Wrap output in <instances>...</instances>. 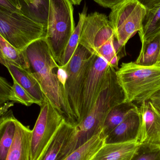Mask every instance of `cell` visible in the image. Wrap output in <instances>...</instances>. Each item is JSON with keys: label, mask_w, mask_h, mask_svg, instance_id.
Here are the masks:
<instances>
[{"label": "cell", "mask_w": 160, "mask_h": 160, "mask_svg": "<svg viewBox=\"0 0 160 160\" xmlns=\"http://www.w3.org/2000/svg\"><path fill=\"white\" fill-rule=\"evenodd\" d=\"M46 24L0 6V35L19 50L46 36Z\"/></svg>", "instance_id": "cell-6"}, {"label": "cell", "mask_w": 160, "mask_h": 160, "mask_svg": "<svg viewBox=\"0 0 160 160\" xmlns=\"http://www.w3.org/2000/svg\"><path fill=\"white\" fill-rule=\"evenodd\" d=\"M14 102H0V120L4 115L10 109L12 106H14Z\"/></svg>", "instance_id": "cell-29"}, {"label": "cell", "mask_w": 160, "mask_h": 160, "mask_svg": "<svg viewBox=\"0 0 160 160\" xmlns=\"http://www.w3.org/2000/svg\"><path fill=\"white\" fill-rule=\"evenodd\" d=\"M126 98L116 75L110 66L108 79L89 112L75 126L72 136L64 147L57 160H62L73 151L102 133L109 112L117 104L125 102Z\"/></svg>", "instance_id": "cell-2"}, {"label": "cell", "mask_w": 160, "mask_h": 160, "mask_svg": "<svg viewBox=\"0 0 160 160\" xmlns=\"http://www.w3.org/2000/svg\"><path fill=\"white\" fill-rule=\"evenodd\" d=\"M24 50L32 72L39 82L46 98L67 122L75 127L66 98L60 66L55 61L45 37L32 42Z\"/></svg>", "instance_id": "cell-1"}, {"label": "cell", "mask_w": 160, "mask_h": 160, "mask_svg": "<svg viewBox=\"0 0 160 160\" xmlns=\"http://www.w3.org/2000/svg\"><path fill=\"white\" fill-rule=\"evenodd\" d=\"M110 66L105 59L95 55L89 66L82 89L79 122L89 112L105 86Z\"/></svg>", "instance_id": "cell-10"}, {"label": "cell", "mask_w": 160, "mask_h": 160, "mask_svg": "<svg viewBox=\"0 0 160 160\" xmlns=\"http://www.w3.org/2000/svg\"><path fill=\"white\" fill-rule=\"evenodd\" d=\"M146 14L139 36L142 43L151 40L160 33V0H138Z\"/></svg>", "instance_id": "cell-13"}, {"label": "cell", "mask_w": 160, "mask_h": 160, "mask_svg": "<svg viewBox=\"0 0 160 160\" xmlns=\"http://www.w3.org/2000/svg\"><path fill=\"white\" fill-rule=\"evenodd\" d=\"M149 100L160 112V90L152 95Z\"/></svg>", "instance_id": "cell-30"}, {"label": "cell", "mask_w": 160, "mask_h": 160, "mask_svg": "<svg viewBox=\"0 0 160 160\" xmlns=\"http://www.w3.org/2000/svg\"><path fill=\"white\" fill-rule=\"evenodd\" d=\"M0 63L4 66L13 64L25 69H31L29 60L24 50H19L11 45L0 35Z\"/></svg>", "instance_id": "cell-19"}, {"label": "cell", "mask_w": 160, "mask_h": 160, "mask_svg": "<svg viewBox=\"0 0 160 160\" xmlns=\"http://www.w3.org/2000/svg\"><path fill=\"white\" fill-rule=\"evenodd\" d=\"M139 145L136 141L104 144L92 160H131Z\"/></svg>", "instance_id": "cell-16"}, {"label": "cell", "mask_w": 160, "mask_h": 160, "mask_svg": "<svg viewBox=\"0 0 160 160\" xmlns=\"http://www.w3.org/2000/svg\"><path fill=\"white\" fill-rule=\"evenodd\" d=\"M70 0H48L45 38L58 65L75 29Z\"/></svg>", "instance_id": "cell-5"}, {"label": "cell", "mask_w": 160, "mask_h": 160, "mask_svg": "<svg viewBox=\"0 0 160 160\" xmlns=\"http://www.w3.org/2000/svg\"><path fill=\"white\" fill-rule=\"evenodd\" d=\"M101 6L112 9L122 0H94Z\"/></svg>", "instance_id": "cell-28"}, {"label": "cell", "mask_w": 160, "mask_h": 160, "mask_svg": "<svg viewBox=\"0 0 160 160\" xmlns=\"http://www.w3.org/2000/svg\"><path fill=\"white\" fill-rule=\"evenodd\" d=\"M32 130L30 160H40L46 148L65 119L47 100Z\"/></svg>", "instance_id": "cell-9"}, {"label": "cell", "mask_w": 160, "mask_h": 160, "mask_svg": "<svg viewBox=\"0 0 160 160\" xmlns=\"http://www.w3.org/2000/svg\"><path fill=\"white\" fill-rule=\"evenodd\" d=\"M0 6L12 11L23 13L20 0H0Z\"/></svg>", "instance_id": "cell-27"}, {"label": "cell", "mask_w": 160, "mask_h": 160, "mask_svg": "<svg viewBox=\"0 0 160 160\" xmlns=\"http://www.w3.org/2000/svg\"><path fill=\"white\" fill-rule=\"evenodd\" d=\"M131 160H160V149L140 144Z\"/></svg>", "instance_id": "cell-24"}, {"label": "cell", "mask_w": 160, "mask_h": 160, "mask_svg": "<svg viewBox=\"0 0 160 160\" xmlns=\"http://www.w3.org/2000/svg\"><path fill=\"white\" fill-rule=\"evenodd\" d=\"M104 139L102 133L96 135L62 160H92L104 144Z\"/></svg>", "instance_id": "cell-22"}, {"label": "cell", "mask_w": 160, "mask_h": 160, "mask_svg": "<svg viewBox=\"0 0 160 160\" xmlns=\"http://www.w3.org/2000/svg\"><path fill=\"white\" fill-rule=\"evenodd\" d=\"M75 127L65 120L63 121L49 144L40 160H57L75 131Z\"/></svg>", "instance_id": "cell-17"}, {"label": "cell", "mask_w": 160, "mask_h": 160, "mask_svg": "<svg viewBox=\"0 0 160 160\" xmlns=\"http://www.w3.org/2000/svg\"><path fill=\"white\" fill-rule=\"evenodd\" d=\"M146 14L138 0H122L111 9L108 19L118 43L125 47L142 29Z\"/></svg>", "instance_id": "cell-8"}, {"label": "cell", "mask_w": 160, "mask_h": 160, "mask_svg": "<svg viewBox=\"0 0 160 160\" xmlns=\"http://www.w3.org/2000/svg\"><path fill=\"white\" fill-rule=\"evenodd\" d=\"M7 102L20 103L15 95L12 86L6 79L0 77V102Z\"/></svg>", "instance_id": "cell-25"}, {"label": "cell", "mask_w": 160, "mask_h": 160, "mask_svg": "<svg viewBox=\"0 0 160 160\" xmlns=\"http://www.w3.org/2000/svg\"><path fill=\"white\" fill-rule=\"evenodd\" d=\"M142 122L137 142L160 149V112L149 100L139 107Z\"/></svg>", "instance_id": "cell-11"}, {"label": "cell", "mask_w": 160, "mask_h": 160, "mask_svg": "<svg viewBox=\"0 0 160 160\" xmlns=\"http://www.w3.org/2000/svg\"><path fill=\"white\" fill-rule=\"evenodd\" d=\"M95 54L79 44L69 62L63 67V86L66 98L75 123L80 121V104L84 82Z\"/></svg>", "instance_id": "cell-7"}, {"label": "cell", "mask_w": 160, "mask_h": 160, "mask_svg": "<svg viewBox=\"0 0 160 160\" xmlns=\"http://www.w3.org/2000/svg\"><path fill=\"white\" fill-rule=\"evenodd\" d=\"M138 108L134 102H124L111 110L103 124L102 133L104 138L119 125L132 110Z\"/></svg>", "instance_id": "cell-20"}, {"label": "cell", "mask_w": 160, "mask_h": 160, "mask_svg": "<svg viewBox=\"0 0 160 160\" xmlns=\"http://www.w3.org/2000/svg\"><path fill=\"white\" fill-rule=\"evenodd\" d=\"M9 109L0 120V160H6L13 144L16 131V121Z\"/></svg>", "instance_id": "cell-18"}, {"label": "cell", "mask_w": 160, "mask_h": 160, "mask_svg": "<svg viewBox=\"0 0 160 160\" xmlns=\"http://www.w3.org/2000/svg\"><path fill=\"white\" fill-rule=\"evenodd\" d=\"M32 130L17 119L13 144L6 160H30Z\"/></svg>", "instance_id": "cell-15"}, {"label": "cell", "mask_w": 160, "mask_h": 160, "mask_svg": "<svg viewBox=\"0 0 160 160\" xmlns=\"http://www.w3.org/2000/svg\"><path fill=\"white\" fill-rule=\"evenodd\" d=\"M12 79L13 82V85L12 86V88L16 97L19 100L21 104L27 106H31L34 103L38 104L36 101L15 79L12 78Z\"/></svg>", "instance_id": "cell-26"}, {"label": "cell", "mask_w": 160, "mask_h": 160, "mask_svg": "<svg viewBox=\"0 0 160 160\" xmlns=\"http://www.w3.org/2000/svg\"><path fill=\"white\" fill-rule=\"evenodd\" d=\"M116 75L125 101L141 104L160 90V65L143 66L135 62L123 63Z\"/></svg>", "instance_id": "cell-4"}, {"label": "cell", "mask_w": 160, "mask_h": 160, "mask_svg": "<svg viewBox=\"0 0 160 160\" xmlns=\"http://www.w3.org/2000/svg\"><path fill=\"white\" fill-rule=\"evenodd\" d=\"M6 68L15 79L41 106L47 100L41 85L31 69H25L15 65L9 64Z\"/></svg>", "instance_id": "cell-14"}, {"label": "cell", "mask_w": 160, "mask_h": 160, "mask_svg": "<svg viewBox=\"0 0 160 160\" xmlns=\"http://www.w3.org/2000/svg\"><path fill=\"white\" fill-rule=\"evenodd\" d=\"M135 63L143 66L160 65V33L142 43L140 54Z\"/></svg>", "instance_id": "cell-21"}, {"label": "cell", "mask_w": 160, "mask_h": 160, "mask_svg": "<svg viewBox=\"0 0 160 160\" xmlns=\"http://www.w3.org/2000/svg\"><path fill=\"white\" fill-rule=\"evenodd\" d=\"M79 44L96 56L102 57L115 69L126 55L125 47L117 40L109 19L98 12L87 15L84 20Z\"/></svg>", "instance_id": "cell-3"}, {"label": "cell", "mask_w": 160, "mask_h": 160, "mask_svg": "<svg viewBox=\"0 0 160 160\" xmlns=\"http://www.w3.org/2000/svg\"><path fill=\"white\" fill-rule=\"evenodd\" d=\"M141 113L139 107L132 110L124 120L104 139V144L137 142L141 129Z\"/></svg>", "instance_id": "cell-12"}, {"label": "cell", "mask_w": 160, "mask_h": 160, "mask_svg": "<svg viewBox=\"0 0 160 160\" xmlns=\"http://www.w3.org/2000/svg\"><path fill=\"white\" fill-rule=\"evenodd\" d=\"M87 8L85 6L82 11L79 13L78 25L75 27V30L70 37L66 48L63 53L59 64L60 67L65 66L69 62L78 46L83 23L86 16L87 15Z\"/></svg>", "instance_id": "cell-23"}, {"label": "cell", "mask_w": 160, "mask_h": 160, "mask_svg": "<svg viewBox=\"0 0 160 160\" xmlns=\"http://www.w3.org/2000/svg\"><path fill=\"white\" fill-rule=\"evenodd\" d=\"M28 6H32L36 8H39L40 5L38 0H23Z\"/></svg>", "instance_id": "cell-31"}, {"label": "cell", "mask_w": 160, "mask_h": 160, "mask_svg": "<svg viewBox=\"0 0 160 160\" xmlns=\"http://www.w3.org/2000/svg\"><path fill=\"white\" fill-rule=\"evenodd\" d=\"M70 1H71L73 4L75 5H78L80 4L82 0H70Z\"/></svg>", "instance_id": "cell-32"}]
</instances>
